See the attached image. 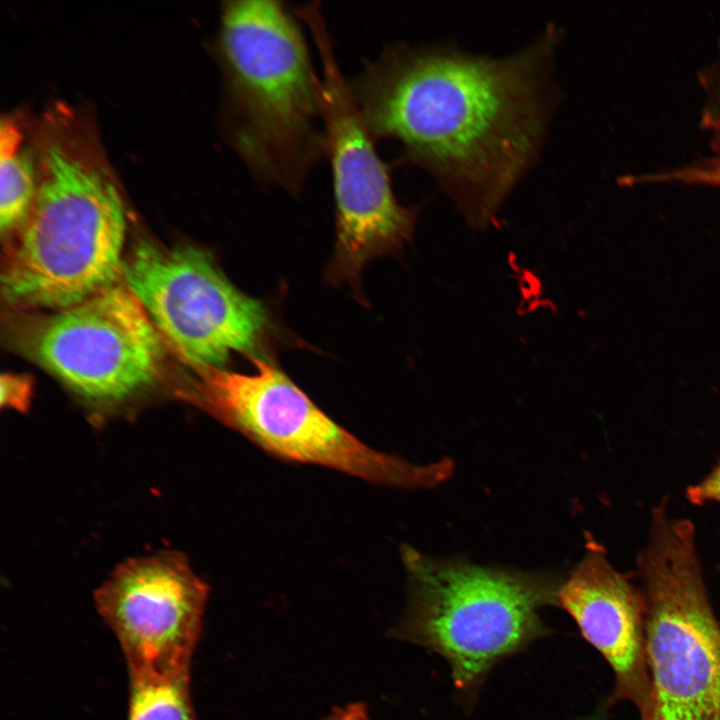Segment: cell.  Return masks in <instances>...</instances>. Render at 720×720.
<instances>
[{"mask_svg":"<svg viewBox=\"0 0 720 720\" xmlns=\"http://www.w3.org/2000/svg\"><path fill=\"white\" fill-rule=\"evenodd\" d=\"M561 32L501 57L395 43L349 81L374 139H393L474 228H487L536 163L559 103Z\"/></svg>","mask_w":720,"mask_h":720,"instance_id":"6da1fadb","label":"cell"},{"mask_svg":"<svg viewBox=\"0 0 720 720\" xmlns=\"http://www.w3.org/2000/svg\"><path fill=\"white\" fill-rule=\"evenodd\" d=\"M297 19L279 1L235 0L220 26L233 146L258 183L291 195L326 157L320 78Z\"/></svg>","mask_w":720,"mask_h":720,"instance_id":"7a4b0ae2","label":"cell"},{"mask_svg":"<svg viewBox=\"0 0 720 720\" xmlns=\"http://www.w3.org/2000/svg\"><path fill=\"white\" fill-rule=\"evenodd\" d=\"M43 168L1 285L11 306L57 311L122 280L127 223L120 194L101 170L58 143L47 149Z\"/></svg>","mask_w":720,"mask_h":720,"instance_id":"3957f363","label":"cell"},{"mask_svg":"<svg viewBox=\"0 0 720 720\" xmlns=\"http://www.w3.org/2000/svg\"><path fill=\"white\" fill-rule=\"evenodd\" d=\"M402 554L410 600L395 634L444 657L457 688L472 691L498 661L546 633L539 610L557 604L555 578L436 559L410 547Z\"/></svg>","mask_w":720,"mask_h":720,"instance_id":"277c9868","label":"cell"},{"mask_svg":"<svg viewBox=\"0 0 720 720\" xmlns=\"http://www.w3.org/2000/svg\"><path fill=\"white\" fill-rule=\"evenodd\" d=\"M639 574L652 675L649 720H720V626L705 590L695 528L654 509Z\"/></svg>","mask_w":720,"mask_h":720,"instance_id":"5b68a950","label":"cell"},{"mask_svg":"<svg viewBox=\"0 0 720 720\" xmlns=\"http://www.w3.org/2000/svg\"><path fill=\"white\" fill-rule=\"evenodd\" d=\"M243 374L196 367L186 399L280 458L323 466L375 484L433 487L446 480L444 462L414 464L373 449L325 414L270 361Z\"/></svg>","mask_w":720,"mask_h":720,"instance_id":"8992f818","label":"cell"},{"mask_svg":"<svg viewBox=\"0 0 720 720\" xmlns=\"http://www.w3.org/2000/svg\"><path fill=\"white\" fill-rule=\"evenodd\" d=\"M295 13L313 38L322 71L319 99L336 226L326 279L348 284L362 297L364 267L375 258L400 253L413 237L418 208L403 206L394 194L389 167L342 73L319 2L297 7Z\"/></svg>","mask_w":720,"mask_h":720,"instance_id":"52a82bcc","label":"cell"},{"mask_svg":"<svg viewBox=\"0 0 720 720\" xmlns=\"http://www.w3.org/2000/svg\"><path fill=\"white\" fill-rule=\"evenodd\" d=\"M122 281L193 368L221 367L233 352L259 357L269 312L234 286L208 251L141 240L124 258Z\"/></svg>","mask_w":720,"mask_h":720,"instance_id":"ba28073f","label":"cell"},{"mask_svg":"<svg viewBox=\"0 0 720 720\" xmlns=\"http://www.w3.org/2000/svg\"><path fill=\"white\" fill-rule=\"evenodd\" d=\"M17 343L74 393L103 405L149 387L165 358V341L122 280L74 306L25 319Z\"/></svg>","mask_w":720,"mask_h":720,"instance_id":"9c48e42d","label":"cell"},{"mask_svg":"<svg viewBox=\"0 0 720 720\" xmlns=\"http://www.w3.org/2000/svg\"><path fill=\"white\" fill-rule=\"evenodd\" d=\"M207 584L177 552L121 563L94 592L128 670L191 667L208 599Z\"/></svg>","mask_w":720,"mask_h":720,"instance_id":"30bf717a","label":"cell"},{"mask_svg":"<svg viewBox=\"0 0 720 720\" xmlns=\"http://www.w3.org/2000/svg\"><path fill=\"white\" fill-rule=\"evenodd\" d=\"M557 604L610 664L619 689H627L643 659L644 594L611 565L604 549L592 540L582 560L561 582Z\"/></svg>","mask_w":720,"mask_h":720,"instance_id":"8fae6325","label":"cell"},{"mask_svg":"<svg viewBox=\"0 0 720 720\" xmlns=\"http://www.w3.org/2000/svg\"><path fill=\"white\" fill-rule=\"evenodd\" d=\"M190 675L191 667L128 670L127 720H197Z\"/></svg>","mask_w":720,"mask_h":720,"instance_id":"7c38bea8","label":"cell"},{"mask_svg":"<svg viewBox=\"0 0 720 720\" xmlns=\"http://www.w3.org/2000/svg\"><path fill=\"white\" fill-rule=\"evenodd\" d=\"M21 135L9 121L0 126V227L2 235L19 230L33 205L37 187L29 155L20 148Z\"/></svg>","mask_w":720,"mask_h":720,"instance_id":"4fadbf2b","label":"cell"},{"mask_svg":"<svg viewBox=\"0 0 720 720\" xmlns=\"http://www.w3.org/2000/svg\"><path fill=\"white\" fill-rule=\"evenodd\" d=\"M32 379L26 375H1V407L26 412L32 397Z\"/></svg>","mask_w":720,"mask_h":720,"instance_id":"5bb4252c","label":"cell"},{"mask_svg":"<svg viewBox=\"0 0 720 720\" xmlns=\"http://www.w3.org/2000/svg\"><path fill=\"white\" fill-rule=\"evenodd\" d=\"M686 497L694 505L720 503V461L701 481L687 488Z\"/></svg>","mask_w":720,"mask_h":720,"instance_id":"9a60e30c","label":"cell"},{"mask_svg":"<svg viewBox=\"0 0 720 720\" xmlns=\"http://www.w3.org/2000/svg\"><path fill=\"white\" fill-rule=\"evenodd\" d=\"M324 720H370V717L364 703L353 702L335 708Z\"/></svg>","mask_w":720,"mask_h":720,"instance_id":"2e32d148","label":"cell"},{"mask_svg":"<svg viewBox=\"0 0 720 720\" xmlns=\"http://www.w3.org/2000/svg\"><path fill=\"white\" fill-rule=\"evenodd\" d=\"M706 184L720 185V158L714 159L704 172Z\"/></svg>","mask_w":720,"mask_h":720,"instance_id":"e0dca14e","label":"cell"},{"mask_svg":"<svg viewBox=\"0 0 720 720\" xmlns=\"http://www.w3.org/2000/svg\"><path fill=\"white\" fill-rule=\"evenodd\" d=\"M718 145H719V150H718L719 155L718 156H720V141H719Z\"/></svg>","mask_w":720,"mask_h":720,"instance_id":"ac0fdd59","label":"cell"}]
</instances>
